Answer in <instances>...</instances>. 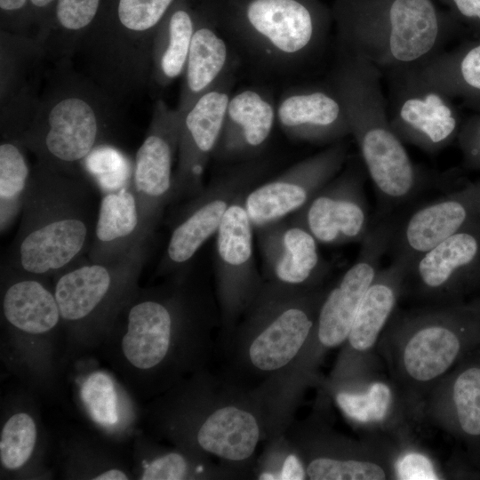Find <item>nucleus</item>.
I'll use <instances>...</instances> for the list:
<instances>
[{"instance_id":"nucleus-1","label":"nucleus","mask_w":480,"mask_h":480,"mask_svg":"<svg viewBox=\"0 0 480 480\" xmlns=\"http://www.w3.org/2000/svg\"><path fill=\"white\" fill-rule=\"evenodd\" d=\"M198 341L192 306L180 289L139 286L97 349L140 401L172 388L192 368Z\"/></svg>"},{"instance_id":"nucleus-2","label":"nucleus","mask_w":480,"mask_h":480,"mask_svg":"<svg viewBox=\"0 0 480 480\" xmlns=\"http://www.w3.org/2000/svg\"><path fill=\"white\" fill-rule=\"evenodd\" d=\"M28 128L16 140L55 171L84 177L85 160L108 144L120 124V102L71 60L54 63Z\"/></svg>"},{"instance_id":"nucleus-3","label":"nucleus","mask_w":480,"mask_h":480,"mask_svg":"<svg viewBox=\"0 0 480 480\" xmlns=\"http://www.w3.org/2000/svg\"><path fill=\"white\" fill-rule=\"evenodd\" d=\"M96 219L84 177L36 162L20 228L4 264L23 273L53 278L88 253Z\"/></svg>"},{"instance_id":"nucleus-4","label":"nucleus","mask_w":480,"mask_h":480,"mask_svg":"<svg viewBox=\"0 0 480 480\" xmlns=\"http://www.w3.org/2000/svg\"><path fill=\"white\" fill-rule=\"evenodd\" d=\"M340 51L383 75L411 69L440 52L456 20L435 0H334Z\"/></svg>"},{"instance_id":"nucleus-5","label":"nucleus","mask_w":480,"mask_h":480,"mask_svg":"<svg viewBox=\"0 0 480 480\" xmlns=\"http://www.w3.org/2000/svg\"><path fill=\"white\" fill-rule=\"evenodd\" d=\"M340 53L332 87L345 108L350 134L378 196L380 215L389 214L417 196L424 176L391 126L382 73L359 56Z\"/></svg>"},{"instance_id":"nucleus-6","label":"nucleus","mask_w":480,"mask_h":480,"mask_svg":"<svg viewBox=\"0 0 480 480\" xmlns=\"http://www.w3.org/2000/svg\"><path fill=\"white\" fill-rule=\"evenodd\" d=\"M0 356L35 393L52 392L68 360L62 319L50 278L1 268Z\"/></svg>"},{"instance_id":"nucleus-7","label":"nucleus","mask_w":480,"mask_h":480,"mask_svg":"<svg viewBox=\"0 0 480 480\" xmlns=\"http://www.w3.org/2000/svg\"><path fill=\"white\" fill-rule=\"evenodd\" d=\"M388 326L386 356L395 381L423 412L425 397L480 346V316L468 302L412 311Z\"/></svg>"},{"instance_id":"nucleus-8","label":"nucleus","mask_w":480,"mask_h":480,"mask_svg":"<svg viewBox=\"0 0 480 480\" xmlns=\"http://www.w3.org/2000/svg\"><path fill=\"white\" fill-rule=\"evenodd\" d=\"M178 0H112L79 52L86 72L108 91L136 95L149 84L156 34Z\"/></svg>"},{"instance_id":"nucleus-9","label":"nucleus","mask_w":480,"mask_h":480,"mask_svg":"<svg viewBox=\"0 0 480 480\" xmlns=\"http://www.w3.org/2000/svg\"><path fill=\"white\" fill-rule=\"evenodd\" d=\"M147 244L112 263L82 260L52 278L68 359L96 350L116 315L139 287Z\"/></svg>"},{"instance_id":"nucleus-10","label":"nucleus","mask_w":480,"mask_h":480,"mask_svg":"<svg viewBox=\"0 0 480 480\" xmlns=\"http://www.w3.org/2000/svg\"><path fill=\"white\" fill-rule=\"evenodd\" d=\"M219 27L275 65L302 60L323 42L332 12L320 0H206Z\"/></svg>"},{"instance_id":"nucleus-11","label":"nucleus","mask_w":480,"mask_h":480,"mask_svg":"<svg viewBox=\"0 0 480 480\" xmlns=\"http://www.w3.org/2000/svg\"><path fill=\"white\" fill-rule=\"evenodd\" d=\"M388 113L400 140L436 154L457 139L460 117L452 99L412 68L389 74Z\"/></svg>"},{"instance_id":"nucleus-12","label":"nucleus","mask_w":480,"mask_h":480,"mask_svg":"<svg viewBox=\"0 0 480 480\" xmlns=\"http://www.w3.org/2000/svg\"><path fill=\"white\" fill-rule=\"evenodd\" d=\"M480 287V225L457 232L408 265L404 292L436 305L465 302Z\"/></svg>"},{"instance_id":"nucleus-13","label":"nucleus","mask_w":480,"mask_h":480,"mask_svg":"<svg viewBox=\"0 0 480 480\" xmlns=\"http://www.w3.org/2000/svg\"><path fill=\"white\" fill-rule=\"evenodd\" d=\"M180 119L176 108L158 99L132 166L131 184L148 238L164 205L175 196L173 163L178 151Z\"/></svg>"},{"instance_id":"nucleus-14","label":"nucleus","mask_w":480,"mask_h":480,"mask_svg":"<svg viewBox=\"0 0 480 480\" xmlns=\"http://www.w3.org/2000/svg\"><path fill=\"white\" fill-rule=\"evenodd\" d=\"M396 219L380 215L361 242L354 264L324 297L314 332L322 348H333L346 342L358 306L380 269L388 252Z\"/></svg>"},{"instance_id":"nucleus-15","label":"nucleus","mask_w":480,"mask_h":480,"mask_svg":"<svg viewBox=\"0 0 480 480\" xmlns=\"http://www.w3.org/2000/svg\"><path fill=\"white\" fill-rule=\"evenodd\" d=\"M344 384L337 403L348 420L372 435L368 441L394 453L411 444L410 423L424 413L396 382L378 380L370 372Z\"/></svg>"},{"instance_id":"nucleus-16","label":"nucleus","mask_w":480,"mask_h":480,"mask_svg":"<svg viewBox=\"0 0 480 480\" xmlns=\"http://www.w3.org/2000/svg\"><path fill=\"white\" fill-rule=\"evenodd\" d=\"M47 61L36 35L0 33L1 139L18 140L36 109Z\"/></svg>"},{"instance_id":"nucleus-17","label":"nucleus","mask_w":480,"mask_h":480,"mask_svg":"<svg viewBox=\"0 0 480 480\" xmlns=\"http://www.w3.org/2000/svg\"><path fill=\"white\" fill-rule=\"evenodd\" d=\"M347 158L348 146L340 140L255 188L244 199L253 227L272 225L289 213L300 211L339 174Z\"/></svg>"},{"instance_id":"nucleus-18","label":"nucleus","mask_w":480,"mask_h":480,"mask_svg":"<svg viewBox=\"0 0 480 480\" xmlns=\"http://www.w3.org/2000/svg\"><path fill=\"white\" fill-rule=\"evenodd\" d=\"M364 165L353 161L324 185L299 212L300 225L318 243L362 242L372 223L364 191Z\"/></svg>"},{"instance_id":"nucleus-19","label":"nucleus","mask_w":480,"mask_h":480,"mask_svg":"<svg viewBox=\"0 0 480 480\" xmlns=\"http://www.w3.org/2000/svg\"><path fill=\"white\" fill-rule=\"evenodd\" d=\"M424 414L461 444L464 459L480 471V346L431 390Z\"/></svg>"},{"instance_id":"nucleus-20","label":"nucleus","mask_w":480,"mask_h":480,"mask_svg":"<svg viewBox=\"0 0 480 480\" xmlns=\"http://www.w3.org/2000/svg\"><path fill=\"white\" fill-rule=\"evenodd\" d=\"M480 225V179L396 219L389 245L408 265L444 238Z\"/></svg>"},{"instance_id":"nucleus-21","label":"nucleus","mask_w":480,"mask_h":480,"mask_svg":"<svg viewBox=\"0 0 480 480\" xmlns=\"http://www.w3.org/2000/svg\"><path fill=\"white\" fill-rule=\"evenodd\" d=\"M1 401V479H51V441L32 390L24 387Z\"/></svg>"},{"instance_id":"nucleus-22","label":"nucleus","mask_w":480,"mask_h":480,"mask_svg":"<svg viewBox=\"0 0 480 480\" xmlns=\"http://www.w3.org/2000/svg\"><path fill=\"white\" fill-rule=\"evenodd\" d=\"M232 75L226 76L180 115L175 196L198 194L202 188L204 168L214 154L221 134L231 96Z\"/></svg>"},{"instance_id":"nucleus-23","label":"nucleus","mask_w":480,"mask_h":480,"mask_svg":"<svg viewBox=\"0 0 480 480\" xmlns=\"http://www.w3.org/2000/svg\"><path fill=\"white\" fill-rule=\"evenodd\" d=\"M408 264L393 258L380 269L364 293L355 315L338 373L342 383L358 379L371 371L372 355L404 293Z\"/></svg>"},{"instance_id":"nucleus-24","label":"nucleus","mask_w":480,"mask_h":480,"mask_svg":"<svg viewBox=\"0 0 480 480\" xmlns=\"http://www.w3.org/2000/svg\"><path fill=\"white\" fill-rule=\"evenodd\" d=\"M260 168L255 164L240 166L218 184L196 194L173 226L160 268L174 270L190 261L217 232L228 207L240 194L236 188L245 184Z\"/></svg>"},{"instance_id":"nucleus-25","label":"nucleus","mask_w":480,"mask_h":480,"mask_svg":"<svg viewBox=\"0 0 480 480\" xmlns=\"http://www.w3.org/2000/svg\"><path fill=\"white\" fill-rule=\"evenodd\" d=\"M276 119L283 131L298 140L335 143L350 134L345 108L332 87L291 90L277 104Z\"/></svg>"},{"instance_id":"nucleus-26","label":"nucleus","mask_w":480,"mask_h":480,"mask_svg":"<svg viewBox=\"0 0 480 480\" xmlns=\"http://www.w3.org/2000/svg\"><path fill=\"white\" fill-rule=\"evenodd\" d=\"M324 297L307 294L277 310L249 347L252 364L273 372L292 362L314 332Z\"/></svg>"},{"instance_id":"nucleus-27","label":"nucleus","mask_w":480,"mask_h":480,"mask_svg":"<svg viewBox=\"0 0 480 480\" xmlns=\"http://www.w3.org/2000/svg\"><path fill=\"white\" fill-rule=\"evenodd\" d=\"M84 377L80 404L96 434L117 445L132 441L140 432L139 401L111 371L96 369Z\"/></svg>"},{"instance_id":"nucleus-28","label":"nucleus","mask_w":480,"mask_h":480,"mask_svg":"<svg viewBox=\"0 0 480 480\" xmlns=\"http://www.w3.org/2000/svg\"><path fill=\"white\" fill-rule=\"evenodd\" d=\"M140 208L131 181L119 188L104 191L88 260L112 263L128 255L137 246L147 244Z\"/></svg>"},{"instance_id":"nucleus-29","label":"nucleus","mask_w":480,"mask_h":480,"mask_svg":"<svg viewBox=\"0 0 480 480\" xmlns=\"http://www.w3.org/2000/svg\"><path fill=\"white\" fill-rule=\"evenodd\" d=\"M276 118V108L266 92L245 88L231 94L214 155L244 157L259 151L268 141Z\"/></svg>"},{"instance_id":"nucleus-30","label":"nucleus","mask_w":480,"mask_h":480,"mask_svg":"<svg viewBox=\"0 0 480 480\" xmlns=\"http://www.w3.org/2000/svg\"><path fill=\"white\" fill-rule=\"evenodd\" d=\"M228 46L218 30V24L204 4L197 11L196 26L192 37L175 108L183 114L201 95L232 73Z\"/></svg>"},{"instance_id":"nucleus-31","label":"nucleus","mask_w":480,"mask_h":480,"mask_svg":"<svg viewBox=\"0 0 480 480\" xmlns=\"http://www.w3.org/2000/svg\"><path fill=\"white\" fill-rule=\"evenodd\" d=\"M113 444L99 435L75 432L59 441L57 465L64 479H134L131 460Z\"/></svg>"},{"instance_id":"nucleus-32","label":"nucleus","mask_w":480,"mask_h":480,"mask_svg":"<svg viewBox=\"0 0 480 480\" xmlns=\"http://www.w3.org/2000/svg\"><path fill=\"white\" fill-rule=\"evenodd\" d=\"M395 454L370 441L351 443L341 452H320L305 463L307 479H395Z\"/></svg>"},{"instance_id":"nucleus-33","label":"nucleus","mask_w":480,"mask_h":480,"mask_svg":"<svg viewBox=\"0 0 480 480\" xmlns=\"http://www.w3.org/2000/svg\"><path fill=\"white\" fill-rule=\"evenodd\" d=\"M197 11L178 0L160 25L153 43L149 85L164 89L183 75Z\"/></svg>"},{"instance_id":"nucleus-34","label":"nucleus","mask_w":480,"mask_h":480,"mask_svg":"<svg viewBox=\"0 0 480 480\" xmlns=\"http://www.w3.org/2000/svg\"><path fill=\"white\" fill-rule=\"evenodd\" d=\"M412 69L452 100L480 108V38L439 52Z\"/></svg>"},{"instance_id":"nucleus-35","label":"nucleus","mask_w":480,"mask_h":480,"mask_svg":"<svg viewBox=\"0 0 480 480\" xmlns=\"http://www.w3.org/2000/svg\"><path fill=\"white\" fill-rule=\"evenodd\" d=\"M317 244L312 234L300 224L267 238L266 256L276 277L291 285L316 281L326 270Z\"/></svg>"},{"instance_id":"nucleus-36","label":"nucleus","mask_w":480,"mask_h":480,"mask_svg":"<svg viewBox=\"0 0 480 480\" xmlns=\"http://www.w3.org/2000/svg\"><path fill=\"white\" fill-rule=\"evenodd\" d=\"M196 452L178 446L166 449L145 433L138 432L132 439L131 465L134 479L182 480L202 475Z\"/></svg>"},{"instance_id":"nucleus-37","label":"nucleus","mask_w":480,"mask_h":480,"mask_svg":"<svg viewBox=\"0 0 480 480\" xmlns=\"http://www.w3.org/2000/svg\"><path fill=\"white\" fill-rule=\"evenodd\" d=\"M101 0H57L53 20L44 42L47 60H71L93 26Z\"/></svg>"},{"instance_id":"nucleus-38","label":"nucleus","mask_w":480,"mask_h":480,"mask_svg":"<svg viewBox=\"0 0 480 480\" xmlns=\"http://www.w3.org/2000/svg\"><path fill=\"white\" fill-rule=\"evenodd\" d=\"M252 228L239 194L228 207L216 232V254L221 274L239 276L252 267Z\"/></svg>"},{"instance_id":"nucleus-39","label":"nucleus","mask_w":480,"mask_h":480,"mask_svg":"<svg viewBox=\"0 0 480 480\" xmlns=\"http://www.w3.org/2000/svg\"><path fill=\"white\" fill-rule=\"evenodd\" d=\"M25 150L18 140L1 139L0 143V228L4 233L21 212L30 180Z\"/></svg>"},{"instance_id":"nucleus-40","label":"nucleus","mask_w":480,"mask_h":480,"mask_svg":"<svg viewBox=\"0 0 480 480\" xmlns=\"http://www.w3.org/2000/svg\"><path fill=\"white\" fill-rule=\"evenodd\" d=\"M395 479H443L432 459L412 443L398 449L394 460Z\"/></svg>"},{"instance_id":"nucleus-41","label":"nucleus","mask_w":480,"mask_h":480,"mask_svg":"<svg viewBox=\"0 0 480 480\" xmlns=\"http://www.w3.org/2000/svg\"><path fill=\"white\" fill-rule=\"evenodd\" d=\"M0 9L1 30L33 35L29 32L33 22L29 0H0Z\"/></svg>"},{"instance_id":"nucleus-42","label":"nucleus","mask_w":480,"mask_h":480,"mask_svg":"<svg viewBox=\"0 0 480 480\" xmlns=\"http://www.w3.org/2000/svg\"><path fill=\"white\" fill-rule=\"evenodd\" d=\"M457 140L464 166L480 170V116H472L461 124Z\"/></svg>"},{"instance_id":"nucleus-43","label":"nucleus","mask_w":480,"mask_h":480,"mask_svg":"<svg viewBox=\"0 0 480 480\" xmlns=\"http://www.w3.org/2000/svg\"><path fill=\"white\" fill-rule=\"evenodd\" d=\"M57 0H29L32 20L36 25V35L44 43L52 28Z\"/></svg>"},{"instance_id":"nucleus-44","label":"nucleus","mask_w":480,"mask_h":480,"mask_svg":"<svg viewBox=\"0 0 480 480\" xmlns=\"http://www.w3.org/2000/svg\"><path fill=\"white\" fill-rule=\"evenodd\" d=\"M456 20L480 28V0H437Z\"/></svg>"},{"instance_id":"nucleus-45","label":"nucleus","mask_w":480,"mask_h":480,"mask_svg":"<svg viewBox=\"0 0 480 480\" xmlns=\"http://www.w3.org/2000/svg\"><path fill=\"white\" fill-rule=\"evenodd\" d=\"M261 480H302L307 479L306 466L296 454H289L283 462L281 469L276 473L263 472Z\"/></svg>"},{"instance_id":"nucleus-46","label":"nucleus","mask_w":480,"mask_h":480,"mask_svg":"<svg viewBox=\"0 0 480 480\" xmlns=\"http://www.w3.org/2000/svg\"><path fill=\"white\" fill-rule=\"evenodd\" d=\"M480 316V295L468 301Z\"/></svg>"}]
</instances>
